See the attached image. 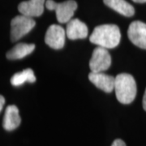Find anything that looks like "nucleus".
Segmentation results:
<instances>
[{"label":"nucleus","instance_id":"1","mask_svg":"<svg viewBox=\"0 0 146 146\" xmlns=\"http://www.w3.org/2000/svg\"><path fill=\"white\" fill-rule=\"evenodd\" d=\"M121 33L115 25H102L97 26L89 36V41L106 49L115 48L120 42Z\"/></svg>","mask_w":146,"mask_h":146},{"label":"nucleus","instance_id":"2","mask_svg":"<svg viewBox=\"0 0 146 146\" xmlns=\"http://www.w3.org/2000/svg\"><path fill=\"white\" fill-rule=\"evenodd\" d=\"M136 81L131 75L121 73L115 76V95L120 103L129 104L132 102L136 98Z\"/></svg>","mask_w":146,"mask_h":146},{"label":"nucleus","instance_id":"3","mask_svg":"<svg viewBox=\"0 0 146 146\" xmlns=\"http://www.w3.org/2000/svg\"><path fill=\"white\" fill-rule=\"evenodd\" d=\"M46 7L50 11H55L56 18L59 23H68L77 8V3L74 0H68L63 3H55L53 0L46 1Z\"/></svg>","mask_w":146,"mask_h":146},{"label":"nucleus","instance_id":"4","mask_svg":"<svg viewBox=\"0 0 146 146\" xmlns=\"http://www.w3.org/2000/svg\"><path fill=\"white\" fill-rule=\"evenodd\" d=\"M36 25L35 21L29 16H16L11 22V40L16 42L27 33H29Z\"/></svg>","mask_w":146,"mask_h":146},{"label":"nucleus","instance_id":"5","mask_svg":"<svg viewBox=\"0 0 146 146\" xmlns=\"http://www.w3.org/2000/svg\"><path fill=\"white\" fill-rule=\"evenodd\" d=\"M111 65V57L107 49L96 47L89 61V68L93 72H103Z\"/></svg>","mask_w":146,"mask_h":146},{"label":"nucleus","instance_id":"6","mask_svg":"<svg viewBox=\"0 0 146 146\" xmlns=\"http://www.w3.org/2000/svg\"><path fill=\"white\" fill-rule=\"evenodd\" d=\"M66 36V29L60 25H52L47 29L45 36V42L53 49L59 50L64 46Z\"/></svg>","mask_w":146,"mask_h":146},{"label":"nucleus","instance_id":"7","mask_svg":"<svg viewBox=\"0 0 146 146\" xmlns=\"http://www.w3.org/2000/svg\"><path fill=\"white\" fill-rule=\"evenodd\" d=\"M127 36L135 46L146 49V24L142 21H134L127 30Z\"/></svg>","mask_w":146,"mask_h":146},{"label":"nucleus","instance_id":"8","mask_svg":"<svg viewBox=\"0 0 146 146\" xmlns=\"http://www.w3.org/2000/svg\"><path fill=\"white\" fill-rule=\"evenodd\" d=\"M89 80L96 87L106 93H111L115 89V77L103 72H91L89 75Z\"/></svg>","mask_w":146,"mask_h":146},{"label":"nucleus","instance_id":"9","mask_svg":"<svg viewBox=\"0 0 146 146\" xmlns=\"http://www.w3.org/2000/svg\"><path fill=\"white\" fill-rule=\"evenodd\" d=\"M44 6H46V0H28L19 4L18 10L21 15L33 18L42 16Z\"/></svg>","mask_w":146,"mask_h":146},{"label":"nucleus","instance_id":"10","mask_svg":"<svg viewBox=\"0 0 146 146\" xmlns=\"http://www.w3.org/2000/svg\"><path fill=\"white\" fill-rule=\"evenodd\" d=\"M89 29L87 25L79 19H72L66 27V35L71 40L83 39L88 36Z\"/></svg>","mask_w":146,"mask_h":146},{"label":"nucleus","instance_id":"11","mask_svg":"<svg viewBox=\"0 0 146 146\" xmlns=\"http://www.w3.org/2000/svg\"><path fill=\"white\" fill-rule=\"evenodd\" d=\"M21 119L19 115V110L14 105L7 107L3 121V128L7 131H12L17 128L21 124Z\"/></svg>","mask_w":146,"mask_h":146},{"label":"nucleus","instance_id":"12","mask_svg":"<svg viewBox=\"0 0 146 146\" xmlns=\"http://www.w3.org/2000/svg\"><path fill=\"white\" fill-rule=\"evenodd\" d=\"M104 3L118 13L127 17H131L135 14V9L126 0H103Z\"/></svg>","mask_w":146,"mask_h":146},{"label":"nucleus","instance_id":"13","mask_svg":"<svg viewBox=\"0 0 146 146\" xmlns=\"http://www.w3.org/2000/svg\"><path fill=\"white\" fill-rule=\"evenodd\" d=\"M35 49L34 44L19 43L7 53V58L10 60L21 59L30 54Z\"/></svg>","mask_w":146,"mask_h":146},{"label":"nucleus","instance_id":"14","mask_svg":"<svg viewBox=\"0 0 146 146\" xmlns=\"http://www.w3.org/2000/svg\"><path fill=\"white\" fill-rule=\"evenodd\" d=\"M36 81V76L31 68H27L21 72H17L11 78V84L13 86H21L25 82L33 83Z\"/></svg>","mask_w":146,"mask_h":146},{"label":"nucleus","instance_id":"15","mask_svg":"<svg viewBox=\"0 0 146 146\" xmlns=\"http://www.w3.org/2000/svg\"><path fill=\"white\" fill-rule=\"evenodd\" d=\"M111 146H126V144L124 143V141H123L122 140L117 139L112 143Z\"/></svg>","mask_w":146,"mask_h":146},{"label":"nucleus","instance_id":"16","mask_svg":"<svg viewBox=\"0 0 146 146\" xmlns=\"http://www.w3.org/2000/svg\"><path fill=\"white\" fill-rule=\"evenodd\" d=\"M4 103H5V98H3V96H0V110L1 111L3 110Z\"/></svg>","mask_w":146,"mask_h":146},{"label":"nucleus","instance_id":"17","mask_svg":"<svg viewBox=\"0 0 146 146\" xmlns=\"http://www.w3.org/2000/svg\"><path fill=\"white\" fill-rule=\"evenodd\" d=\"M143 108L146 111V89L145 94H144V97H143Z\"/></svg>","mask_w":146,"mask_h":146},{"label":"nucleus","instance_id":"18","mask_svg":"<svg viewBox=\"0 0 146 146\" xmlns=\"http://www.w3.org/2000/svg\"><path fill=\"white\" fill-rule=\"evenodd\" d=\"M133 2L137 3H146V0H132Z\"/></svg>","mask_w":146,"mask_h":146}]
</instances>
